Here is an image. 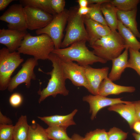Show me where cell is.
I'll return each instance as SVG.
<instances>
[{"instance_id": "cell-1", "label": "cell", "mask_w": 140, "mask_h": 140, "mask_svg": "<svg viewBox=\"0 0 140 140\" xmlns=\"http://www.w3.org/2000/svg\"><path fill=\"white\" fill-rule=\"evenodd\" d=\"M48 59L52 62L53 68L50 72L46 73L51 76L46 87L42 90L40 89L38 92V94L40 95L38 100L39 103L50 96L55 97L58 94L66 96L69 94V91L65 86L66 79L64 73L61 60L52 52L49 54Z\"/></svg>"}, {"instance_id": "cell-28", "label": "cell", "mask_w": 140, "mask_h": 140, "mask_svg": "<svg viewBox=\"0 0 140 140\" xmlns=\"http://www.w3.org/2000/svg\"><path fill=\"white\" fill-rule=\"evenodd\" d=\"M89 5V6L91 7V9L88 14L84 16L103 25L108 26L102 15L101 9V5L96 4Z\"/></svg>"}, {"instance_id": "cell-13", "label": "cell", "mask_w": 140, "mask_h": 140, "mask_svg": "<svg viewBox=\"0 0 140 140\" xmlns=\"http://www.w3.org/2000/svg\"><path fill=\"white\" fill-rule=\"evenodd\" d=\"M85 74L88 84V90L93 95H98L101 83L108 77L109 67L95 68L88 65L85 66Z\"/></svg>"}, {"instance_id": "cell-31", "label": "cell", "mask_w": 140, "mask_h": 140, "mask_svg": "<svg viewBox=\"0 0 140 140\" xmlns=\"http://www.w3.org/2000/svg\"><path fill=\"white\" fill-rule=\"evenodd\" d=\"M128 132L123 131L121 129L114 127L107 132L108 140H125Z\"/></svg>"}, {"instance_id": "cell-17", "label": "cell", "mask_w": 140, "mask_h": 140, "mask_svg": "<svg viewBox=\"0 0 140 140\" xmlns=\"http://www.w3.org/2000/svg\"><path fill=\"white\" fill-rule=\"evenodd\" d=\"M78 111L75 109L70 113L65 115H55L38 117L48 126H58L66 129L69 126L76 124L73 118Z\"/></svg>"}, {"instance_id": "cell-19", "label": "cell", "mask_w": 140, "mask_h": 140, "mask_svg": "<svg viewBox=\"0 0 140 140\" xmlns=\"http://www.w3.org/2000/svg\"><path fill=\"white\" fill-rule=\"evenodd\" d=\"M108 110L116 112L119 114L128 123L130 128H133L136 122L135 110L133 102L129 103H116L110 106Z\"/></svg>"}, {"instance_id": "cell-42", "label": "cell", "mask_w": 140, "mask_h": 140, "mask_svg": "<svg viewBox=\"0 0 140 140\" xmlns=\"http://www.w3.org/2000/svg\"><path fill=\"white\" fill-rule=\"evenodd\" d=\"M71 138L72 140H85L84 137L76 134H74Z\"/></svg>"}, {"instance_id": "cell-15", "label": "cell", "mask_w": 140, "mask_h": 140, "mask_svg": "<svg viewBox=\"0 0 140 140\" xmlns=\"http://www.w3.org/2000/svg\"><path fill=\"white\" fill-rule=\"evenodd\" d=\"M84 23L88 34L89 46L97 40L109 34L111 30L108 26L103 25L84 16Z\"/></svg>"}, {"instance_id": "cell-21", "label": "cell", "mask_w": 140, "mask_h": 140, "mask_svg": "<svg viewBox=\"0 0 140 140\" xmlns=\"http://www.w3.org/2000/svg\"><path fill=\"white\" fill-rule=\"evenodd\" d=\"M101 9L108 26L111 31L116 30L117 29L118 21L117 16L118 11L117 9L110 2L101 4Z\"/></svg>"}, {"instance_id": "cell-7", "label": "cell", "mask_w": 140, "mask_h": 140, "mask_svg": "<svg viewBox=\"0 0 140 140\" xmlns=\"http://www.w3.org/2000/svg\"><path fill=\"white\" fill-rule=\"evenodd\" d=\"M69 12V10L65 9L61 13L54 16L51 22L44 28L36 30V34L39 35L47 34L53 41L55 49L60 48Z\"/></svg>"}, {"instance_id": "cell-40", "label": "cell", "mask_w": 140, "mask_h": 140, "mask_svg": "<svg viewBox=\"0 0 140 140\" xmlns=\"http://www.w3.org/2000/svg\"><path fill=\"white\" fill-rule=\"evenodd\" d=\"M76 2L78 3L79 7H85L88 5V0H78Z\"/></svg>"}, {"instance_id": "cell-16", "label": "cell", "mask_w": 140, "mask_h": 140, "mask_svg": "<svg viewBox=\"0 0 140 140\" xmlns=\"http://www.w3.org/2000/svg\"><path fill=\"white\" fill-rule=\"evenodd\" d=\"M135 89L133 86L117 85L108 77L101 83L99 89L98 95L106 97L111 95H118L124 92L132 93Z\"/></svg>"}, {"instance_id": "cell-4", "label": "cell", "mask_w": 140, "mask_h": 140, "mask_svg": "<svg viewBox=\"0 0 140 140\" xmlns=\"http://www.w3.org/2000/svg\"><path fill=\"white\" fill-rule=\"evenodd\" d=\"M94 53L106 61L112 60L119 56L126 47L125 42L116 30L97 40L90 46Z\"/></svg>"}, {"instance_id": "cell-5", "label": "cell", "mask_w": 140, "mask_h": 140, "mask_svg": "<svg viewBox=\"0 0 140 140\" xmlns=\"http://www.w3.org/2000/svg\"><path fill=\"white\" fill-rule=\"evenodd\" d=\"M78 9L74 7L69 10L66 33L61 45L62 48L67 47L78 41H88V35L85 26L84 16L78 14Z\"/></svg>"}, {"instance_id": "cell-9", "label": "cell", "mask_w": 140, "mask_h": 140, "mask_svg": "<svg viewBox=\"0 0 140 140\" xmlns=\"http://www.w3.org/2000/svg\"><path fill=\"white\" fill-rule=\"evenodd\" d=\"M38 61L34 58H30L22 64L21 69L11 78L7 88L9 92H12L19 85L23 83L27 88L30 87L31 80L36 79L34 69L38 65Z\"/></svg>"}, {"instance_id": "cell-37", "label": "cell", "mask_w": 140, "mask_h": 140, "mask_svg": "<svg viewBox=\"0 0 140 140\" xmlns=\"http://www.w3.org/2000/svg\"><path fill=\"white\" fill-rule=\"evenodd\" d=\"M91 9V7L89 6L85 7H79L78 9L77 13L80 15L85 16L89 12Z\"/></svg>"}, {"instance_id": "cell-43", "label": "cell", "mask_w": 140, "mask_h": 140, "mask_svg": "<svg viewBox=\"0 0 140 140\" xmlns=\"http://www.w3.org/2000/svg\"><path fill=\"white\" fill-rule=\"evenodd\" d=\"M132 135L135 140H140V134L136 133H133Z\"/></svg>"}, {"instance_id": "cell-11", "label": "cell", "mask_w": 140, "mask_h": 140, "mask_svg": "<svg viewBox=\"0 0 140 140\" xmlns=\"http://www.w3.org/2000/svg\"><path fill=\"white\" fill-rule=\"evenodd\" d=\"M61 61L66 79L70 80L75 86L83 87L87 89L88 84L85 74V67L72 61Z\"/></svg>"}, {"instance_id": "cell-22", "label": "cell", "mask_w": 140, "mask_h": 140, "mask_svg": "<svg viewBox=\"0 0 140 140\" xmlns=\"http://www.w3.org/2000/svg\"><path fill=\"white\" fill-rule=\"evenodd\" d=\"M117 29L118 33L124 40L126 47L129 48L139 51L140 49V42L129 29L124 26L118 20Z\"/></svg>"}, {"instance_id": "cell-3", "label": "cell", "mask_w": 140, "mask_h": 140, "mask_svg": "<svg viewBox=\"0 0 140 140\" xmlns=\"http://www.w3.org/2000/svg\"><path fill=\"white\" fill-rule=\"evenodd\" d=\"M54 49L53 41L47 34L33 36L27 33L17 51L20 53L32 56L37 60H44L48 59Z\"/></svg>"}, {"instance_id": "cell-30", "label": "cell", "mask_w": 140, "mask_h": 140, "mask_svg": "<svg viewBox=\"0 0 140 140\" xmlns=\"http://www.w3.org/2000/svg\"><path fill=\"white\" fill-rule=\"evenodd\" d=\"M85 140H108L107 132L104 129H96L86 133Z\"/></svg>"}, {"instance_id": "cell-18", "label": "cell", "mask_w": 140, "mask_h": 140, "mask_svg": "<svg viewBox=\"0 0 140 140\" xmlns=\"http://www.w3.org/2000/svg\"><path fill=\"white\" fill-rule=\"evenodd\" d=\"M129 48L126 47L121 54L111 60L112 67L108 77L112 81L119 80L125 69L127 68Z\"/></svg>"}, {"instance_id": "cell-23", "label": "cell", "mask_w": 140, "mask_h": 140, "mask_svg": "<svg viewBox=\"0 0 140 140\" xmlns=\"http://www.w3.org/2000/svg\"><path fill=\"white\" fill-rule=\"evenodd\" d=\"M29 127L26 116L22 115L14 126L13 140H27Z\"/></svg>"}, {"instance_id": "cell-25", "label": "cell", "mask_w": 140, "mask_h": 140, "mask_svg": "<svg viewBox=\"0 0 140 140\" xmlns=\"http://www.w3.org/2000/svg\"><path fill=\"white\" fill-rule=\"evenodd\" d=\"M19 2L24 7L30 6L43 10L53 16L57 14L51 8L50 0H21Z\"/></svg>"}, {"instance_id": "cell-35", "label": "cell", "mask_w": 140, "mask_h": 140, "mask_svg": "<svg viewBox=\"0 0 140 140\" xmlns=\"http://www.w3.org/2000/svg\"><path fill=\"white\" fill-rule=\"evenodd\" d=\"M136 113V121H140V100L133 102Z\"/></svg>"}, {"instance_id": "cell-10", "label": "cell", "mask_w": 140, "mask_h": 140, "mask_svg": "<svg viewBox=\"0 0 140 140\" xmlns=\"http://www.w3.org/2000/svg\"><path fill=\"white\" fill-rule=\"evenodd\" d=\"M27 29L36 30L41 29L52 21L53 16L41 9L30 6L24 7Z\"/></svg>"}, {"instance_id": "cell-39", "label": "cell", "mask_w": 140, "mask_h": 140, "mask_svg": "<svg viewBox=\"0 0 140 140\" xmlns=\"http://www.w3.org/2000/svg\"><path fill=\"white\" fill-rule=\"evenodd\" d=\"M88 5L94 4H102L103 3L110 2L111 0H88Z\"/></svg>"}, {"instance_id": "cell-32", "label": "cell", "mask_w": 140, "mask_h": 140, "mask_svg": "<svg viewBox=\"0 0 140 140\" xmlns=\"http://www.w3.org/2000/svg\"><path fill=\"white\" fill-rule=\"evenodd\" d=\"M14 126L0 124V140H13Z\"/></svg>"}, {"instance_id": "cell-36", "label": "cell", "mask_w": 140, "mask_h": 140, "mask_svg": "<svg viewBox=\"0 0 140 140\" xmlns=\"http://www.w3.org/2000/svg\"><path fill=\"white\" fill-rule=\"evenodd\" d=\"M12 123V121L9 118L4 115L0 112V124H11Z\"/></svg>"}, {"instance_id": "cell-26", "label": "cell", "mask_w": 140, "mask_h": 140, "mask_svg": "<svg viewBox=\"0 0 140 140\" xmlns=\"http://www.w3.org/2000/svg\"><path fill=\"white\" fill-rule=\"evenodd\" d=\"M66 129L58 126H48L45 129L50 139L53 140H72L67 135Z\"/></svg>"}, {"instance_id": "cell-41", "label": "cell", "mask_w": 140, "mask_h": 140, "mask_svg": "<svg viewBox=\"0 0 140 140\" xmlns=\"http://www.w3.org/2000/svg\"><path fill=\"white\" fill-rule=\"evenodd\" d=\"M132 129L138 134H140V121L136 122L133 125Z\"/></svg>"}, {"instance_id": "cell-34", "label": "cell", "mask_w": 140, "mask_h": 140, "mask_svg": "<svg viewBox=\"0 0 140 140\" xmlns=\"http://www.w3.org/2000/svg\"><path fill=\"white\" fill-rule=\"evenodd\" d=\"M23 98L20 94L15 93L12 94L9 98V102L10 105L14 107L19 106L22 103Z\"/></svg>"}, {"instance_id": "cell-29", "label": "cell", "mask_w": 140, "mask_h": 140, "mask_svg": "<svg viewBox=\"0 0 140 140\" xmlns=\"http://www.w3.org/2000/svg\"><path fill=\"white\" fill-rule=\"evenodd\" d=\"M129 58L127 68L135 70L140 77V52L131 48H129Z\"/></svg>"}, {"instance_id": "cell-8", "label": "cell", "mask_w": 140, "mask_h": 140, "mask_svg": "<svg viewBox=\"0 0 140 140\" xmlns=\"http://www.w3.org/2000/svg\"><path fill=\"white\" fill-rule=\"evenodd\" d=\"M0 20L7 23L8 29L21 31L27 29L24 7L21 4H14L0 17Z\"/></svg>"}, {"instance_id": "cell-24", "label": "cell", "mask_w": 140, "mask_h": 140, "mask_svg": "<svg viewBox=\"0 0 140 140\" xmlns=\"http://www.w3.org/2000/svg\"><path fill=\"white\" fill-rule=\"evenodd\" d=\"M45 129L34 121L30 125L27 140H50Z\"/></svg>"}, {"instance_id": "cell-27", "label": "cell", "mask_w": 140, "mask_h": 140, "mask_svg": "<svg viewBox=\"0 0 140 140\" xmlns=\"http://www.w3.org/2000/svg\"><path fill=\"white\" fill-rule=\"evenodd\" d=\"M140 1L139 0H113L110 2L118 10L127 11L137 8Z\"/></svg>"}, {"instance_id": "cell-6", "label": "cell", "mask_w": 140, "mask_h": 140, "mask_svg": "<svg viewBox=\"0 0 140 140\" xmlns=\"http://www.w3.org/2000/svg\"><path fill=\"white\" fill-rule=\"evenodd\" d=\"M18 51L10 52L6 47L0 50V90L8 88L13 73L24 60Z\"/></svg>"}, {"instance_id": "cell-2", "label": "cell", "mask_w": 140, "mask_h": 140, "mask_svg": "<svg viewBox=\"0 0 140 140\" xmlns=\"http://www.w3.org/2000/svg\"><path fill=\"white\" fill-rule=\"evenodd\" d=\"M85 40L75 42L70 46L63 48L54 49L52 53L64 61H75L80 66H86L99 62L106 63L107 61L96 55L86 45Z\"/></svg>"}, {"instance_id": "cell-20", "label": "cell", "mask_w": 140, "mask_h": 140, "mask_svg": "<svg viewBox=\"0 0 140 140\" xmlns=\"http://www.w3.org/2000/svg\"><path fill=\"white\" fill-rule=\"evenodd\" d=\"M137 12V8L127 11L118 10L117 16L118 20L130 30L136 37L140 39V33L137 29L136 19Z\"/></svg>"}, {"instance_id": "cell-33", "label": "cell", "mask_w": 140, "mask_h": 140, "mask_svg": "<svg viewBox=\"0 0 140 140\" xmlns=\"http://www.w3.org/2000/svg\"><path fill=\"white\" fill-rule=\"evenodd\" d=\"M50 2L51 8L57 14L61 13L65 9V0H50Z\"/></svg>"}, {"instance_id": "cell-12", "label": "cell", "mask_w": 140, "mask_h": 140, "mask_svg": "<svg viewBox=\"0 0 140 140\" xmlns=\"http://www.w3.org/2000/svg\"><path fill=\"white\" fill-rule=\"evenodd\" d=\"M121 98H111L99 95H89L83 96L82 100L89 104V112L92 113L91 119L93 120L96 117L98 111L103 108L117 103L127 104L131 102L122 100Z\"/></svg>"}, {"instance_id": "cell-38", "label": "cell", "mask_w": 140, "mask_h": 140, "mask_svg": "<svg viewBox=\"0 0 140 140\" xmlns=\"http://www.w3.org/2000/svg\"><path fill=\"white\" fill-rule=\"evenodd\" d=\"M13 0H0V10H4Z\"/></svg>"}, {"instance_id": "cell-14", "label": "cell", "mask_w": 140, "mask_h": 140, "mask_svg": "<svg viewBox=\"0 0 140 140\" xmlns=\"http://www.w3.org/2000/svg\"><path fill=\"white\" fill-rule=\"evenodd\" d=\"M27 33V31L0 29V43L5 45L10 52L16 51Z\"/></svg>"}]
</instances>
